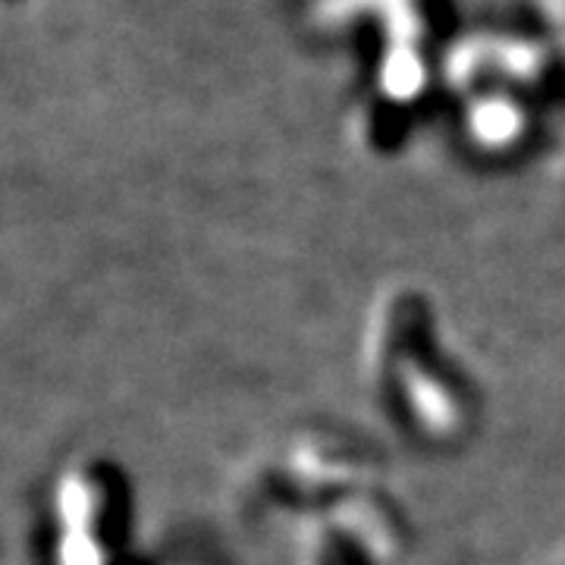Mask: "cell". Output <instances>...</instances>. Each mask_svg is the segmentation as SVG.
Wrapping results in <instances>:
<instances>
[{"instance_id": "1", "label": "cell", "mask_w": 565, "mask_h": 565, "mask_svg": "<svg viewBox=\"0 0 565 565\" xmlns=\"http://www.w3.org/2000/svg\"><path fill=\"white\" fill-rule=\"evenodd\" d=\"M3 7H20V3H25V0H0Z\"/></svg>"}]
</instances>
